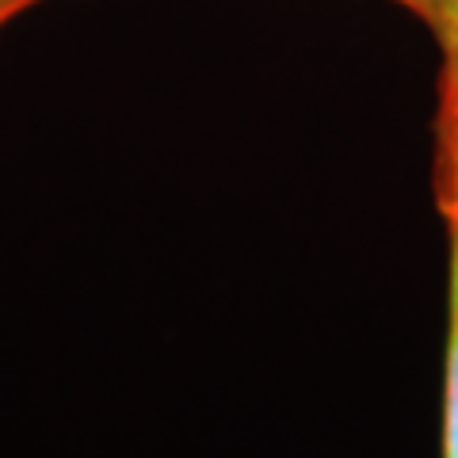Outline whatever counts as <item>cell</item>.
Listing matches in <instances>:
<instances>
[{
    "mask_svg": "<svg viewBox=\"0 0 458 458\" xmlns=\"http://www.w3.org/2000/svg\"><path fill=\"white\" fill-rule=\"evenodd\" d=\"M436 188L443 218H447V340H443L439 458H458V168L436 180Z\"/></svg>",
    "mask_w": 458,
    "mask_h": 458,
    "instance_id": "6da1fadb",
    "label": "cell"
},
{
    "mask_svg": "<svg viewBox=\"0 0 458 458\" xmlns=\"http://www.w3.org/2000/svg\"><path fill=\"white\" fill-rule=\"evenodd\" d=\"M436 38L443 50L439 119H436V180L458 168V0H439Z\"/></svg>",
    "mask_w": 458,
    "mask_h": 458,
    "instance_id": "7a4b0ae2",
    "label": "cell"
},
{
    "mask_svg": "<svg viewBox=\"0 0 458 458\" xmlns=\"http://www.w3.org/2000/svg\"><path fill=\"white\" fill-rule=\"evenodd\" d=\"M405 12H412L417 20H424L428 27H436V16H439V0H394Z\"/></svg>",
    "mask_w": 458,
    "mask_h": 458,
    "instance_id": "3957f363",
    "label": "cell"
},
{
    "mask_svg": "<svg viewBox=\"0 0 458 458\" xmlns=\"http://www.w3.org/2000/svg\"><path fill=\"white\" fill-rule=\"evenodd\" d=\"M35 4H42V0H0V27H8L16 16H23V12H31Z\"/></svg>",
    "mask_w": 458,
    "mask_h": 458,
    "instance_id": "277c9868",
    "label": "cell"
}]
</instances>
